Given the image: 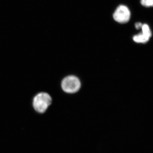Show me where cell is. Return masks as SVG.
Wrapping results in <instances>:
<instances>
[{
  "label": "cell",
  "instance_id": "cell-5",
  "mask_svg": "<svg viewBox=\"0 0 153 153\" xmlns=\"http://www.w3.org/2000/svg\"><path fill=\"white\" fill-rule=\"evenodd\" d=\"M140 3L146 7H153V0H140Z\"/></svg>",
  "mask_w": 153,
  "mask_h": 153
},
{
  "label": "cell",
  "instance_id": "cell-1",
  "mask_svg": "<svg viewBox=\"0 0 153 153\" xmlns=\"http://www.w3.org/2000/svg\"><path fill=\"white\" fill-rule=\"evenodd\" d=\"M52 103L51 96L46 92H40L36 94L33 100V108L36 112L44 113Z\"/></svg>",
  "mask_w": 153,
  "mask_h": 153
},
{
  "label": "cell",
  "instance_id": "cell-3",
  "mask_svg": "<svg viewBox=\"0 0 153 153\" xmlns=\"http://www.w3.org/2000/svg\"><path fill=\"white\" fill-rule=\"evenodd\" d=\"M130 10L127 7L121 5L117 8L113 14L116 22L120 24H126L129 22L131 18Z\"/></svg>",
  "mask_w": 153,
  "mask_h": 153
},
{
  "label": "cell",
  "instance_id": "cell-4",
  "mask_svg": "<svg viewBox=\"0 0 153 153\" xmlns=\"http://www.w3.org/2000/svg\"><path fill=\"white\" fill-rule=\"evenodd\" d=\"M140 29L141 32L134 36L133 40L137 44H146L152 37V31L149 25L146 24H143Z\"/></svg>",
  "mask_w": 153,
  "mask_h": 153
},
{
  "label": "cell",
  "instance_id": "cell-6",
  "mask_svg": "<svg viewBox=\"0 0 153 153\" xmlns=\"http://www.w3.org/2000/svg\"><path fill=\"white\" fill-rule=\"evenodd\" d=\"M142 25V23H141V22H137L135 25V27L137 30H140L141 28Z\"/></svg>",
  "mask_w": 153,
  "mask_h": 153
},
{
  "label": "cell",
  "instance_id": "cell-2",
  "mask_svg": "<svg viewBox=\"0 0 153 153\" xmlns=\"http://www.w3.org/2000/svg\"><path fill=\"white\" fill-rule=\"evenodd\" d=\"M80 81L74 76H69L65 77L62 81L61 86L63 90L68 93L77 92L80 88Z\"/></svg>",
  "mask_w": 153,
  "mask_h": 153
}]
</instances>
